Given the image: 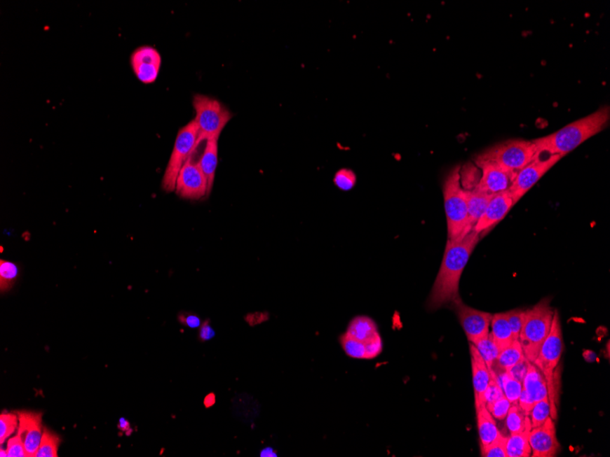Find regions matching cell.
I'll list each match as a JSON object with an SVG mask.
<instances>
[{
  "mask_svg": "<svg viewBox=\"0 0 610 457\" xmlns=\"http://www.w3.org/2000/svg\"><path fill=\"white\" fill-rule=\"evenodd\" d=\"M480 239L481 237L474 230L463 239H448L442 266L428 297V309L436 311L461 299V275Z\"/></svg>",
  "mask_w": 610,
  "mask_h": 457,
  "instance_id": "obj_1",
  "label": "cell"
},
{
  "mask_svg": "<svg viewBox=\"0 0 610 457\" xmlns=\"http://www.w3.org/2000/svg\"><path fill=\"white\" fill-rule=\"evenodd\" d=\"M610 120L609 106L599 108L590 115L564 126L554 134L533 140L539 155H560L578 148L591 137L605 130Z\"/></svg>",
  "mask_w": 610,
  "mask_h": 457,
  "instance_id": "obj_2",
  "label": "cell"
},
{
  "mask_svg": "<svg viewBox=\"0 0 610 457\" xmlns=\"http://www.w3.org/2000/svg\"><path fill=\"white\" fill-rule=\"evenodd\" d=\"M564 350L563 333L560 323V314L555 311L550 332L543 342L538 356L533 363L542 372L548 386V399L550 402V417L557 419L558 390L560 377H557L558 365Z\"/></svg>",
  "mask_w": 610,
  "mask_h": 457,
  "instance_id": "obj_3",
  "label": "cell"
},
{
  "mask_svg": "<svg viewBox=\"0 0 610 457\" xmlns=\"http://www.w3.org/2000/svg\"><path fill=\"white\" fill-rule=\"evenodd\" d=\"M448 239L460 240L470 232L466 191L461 183V167H456L446 176L443 183Z\"/></svg>",
  "mask_w": 610,
  "mask_h": 457,
  "instance_id": "obj_4",
  "label": "cell"
},
{
  "mask_svg": "<svg viewBox=\"0 0 610 457\" xmlns=\"http://www.w3.org/2000/svg\"><path fill=\"white\" fill-rule=\"evenodd\" d=\"M554 314L555 309L548 299L524 311L519 342L528 362L533 363L538 356L543 342L550 332Z\"/></svg>",
  "mask_w": 610,
  "mask_h": 457,
  "instance_id": "obj_5",
  "label": "cell"
},
{
  "mask_svg": "<svg viewBox=\"0 0 610 457\" xmlns=\"http://www.w3.org/2000/svg\"><path fill=\"white\" fill-rule=\"evenodd\" d=\"M538 156L533 141L513 139L494 144L476 158L494 162L516 176L519 171Z\"/></svg>",
  "mask_w": 610,
  "mask_h": 457,
  "instance_id": "obj_6",
  "label": "cell"
},
{
  "mask_svg": "<svg viewBox=\"0 0 610 457\" xmlns=\"http://www.w3.org/2000/svg\"><path fill=\"white\" fill-rule=\"evenodd\" d=\"M193 107L198 129L197 147L203 141L219 139L223 129L232 118L231 113L219 101L203 94L194 96Z\"/></svg>",
  "mask_w": 610,
  "mask_h": 457,
  "instance_id": "obj_7",
  "label": "cell"
},
{
  "mask_svg": "<svg viewBox=\"0 0 610 457\" xmlns=\"http://www.w3.org/2000/svg\"><path fill=\"white\" fill-rule=\"evenodd\" d=\"M198 129L195 120L187 123L178 132L173 152L169 159L167 169L162 181V188L168 193L174 192L181 168L191 157L197 149Z\"/></svg>",
  "mask_w": 610,
  "mask_h": 457,
  "instance_id": "obj_8",
  "label": "cell"
},
{
  "mask_svg": "<svg viewBox=\"0 0 610 457\" xmlns=\"http://www.w3.org/2000/svg\"><path fill=\"white\" fill-rule=\"evenodd\" d=\"M561 158L560 155H546L543 158L540 155L519 171L509 188L513 202L517 203Z\"/></svg>",
  "mask_w": 610,
  "mask_h": 457,
  "instance_id": "obj_9",
  "label": "cell"
},
{
  "mask_svg": "<svg viewBox=\"0 0 610 457\" xmlns=\"http://www.w3.org/2000/svg\"><path fill=\"white\" fill-rule=\"evenodd\" d=\"M452 306L470 344H475L490 333L492 314L464 304L461 299Z\"/></svg>",
  "mask_w": 610,
  "mask_h": 457,
  "instance_id": "obj_10",
  "label": "cell"
},
{
  "mask_svg": "<svg viewBox=\"0 0 610 457\" xmlns=\"http://www.w3.org/2000/svg\"><path fill=\"white\" fill-rule=\"evenodd\" d=\"M178 197L187 200H199L208 195V181L198 163L189 158L178 174L176 189Z\"/></svg>",
  "mask_w": 610,
  "mask_h": 457,
  "instance_id": "obj_11",
  "label": "cell"
},
{
  "mask_svg": "<svg viewBox=\"0 0 610 457\" xmlns=\"http://www.w3.org/2000/svg\"><path fill=\"white\" fill-rule=\"evenodd\" d=\"M130 63L137 79L144 84H150L158 79L162 59L155 48L142 46L132 53Z\"/></svg>",
  "mask_w": 610,
  "mask_h": 457,
  "instance_id": "obj_12",
  "label": "cell"
},
{
  "mask_svg": "<svg viewBox=\"0 0 610 457\" xmlns=\"http://www.w3.org/2000/svg\"><path fill=\"white\" fill-rule=\"evenodd\" d=\"M513 197L509 190L492 195L490 202L486 207L484 213L474 227V231L479 234L480 237L486 234L506 218L507 213L515 206Z\"/></svg>",
  "mask_w": 610,
  "mask_h": 457,
  "instance_id": "obj_13",
  "label": "cell"
},
{
  "mask_svg": "<svg viewBox=\"0 0 610 457\" xmlns=\"http://www.w3.org/2000/svg\"><path fill=\"white\" fill-rule=\"evenodd\" d=\"M475 163L482 170L481 179L477 185L490 195L509 190L515 174L508 172L494 162L475 158Z\"/></svg>",
  "mask_w": 610,
  "mask_h": 457,
  "instance_id": "obj_14",
  "label": "cell"
},
{
  "mask_svg": "<svg viewBox=\"0 0 610 457\" xmlns=\"http://www.w3.org/2000/svg\"><path fill=\"white\" fill-rule=\"evenodd\" d=\"M529 444L533 457H553L560 449L555 431V421L549 417L542 426L531 428Z\"/></svg>",
  "mask_w": 610,
  "mask_h": 457,
  "instance_id": "obj_15",
  "label": "cell"
},
{
  "mask_svg": "<svg viewBox=\"0 0 610 457\" xmlns=\"http://www.w3.org/2000/svg\"><path fill=\"white\" fill-rule=\"evenodd\" d=\"M19 416L18 434L23 439L29 457L36 456L40 448L42 435V414L35 412H17Z\"/></svg>",
  "mask_w": 610,
  "mask_h": 457,
  "instance_id": "obj_16",
  "label": "cell"
},
{
  "mask_svg": "<svg viewBox=\"0 0 610 457\" xmlns=\"http://www.w3.org/2000/svg\"><path fill=\"white\" fill-rule=\"evenodd\" d=\"M470 360H472L473 381L475 408L485 407L484 395L490 383V370L488 369L481 354L475 346L470 344Z\"/></svg>",
  "mask_w": 610,
  "mask_h": 457,
  "instance_id": "obj_17",
  "label": "cell"
},
{
  "mask_svg": "<svg viewBox=\"0 0 610 457\" xmlns=\"http://www.w3.org/2000/svg\"><path fill=\"white\" fill-rule=\"evenodd\" d=\"M467 195L468 218H469V230L470 232L484 213L486 207L490 202L492 195L482 191L478 185L473 188H464Z\"/></svg>",
  "mask_w": 610,
  "mask_h": 457,
  "instance_id": "obj_18",
  "label": "cell"
},
{
  "mask_svg": "<svg viewBox=\"0 0 610 457\" xmlns=\"http://www.w3.org/2000/svg\"><path fill=\"white\" fill-rule=\"evenodd\" d=\"M522 384V389L528 393L534 402L548 397L545 379L534 363H528L527 372Z\"/></svg>",
  "mask_w": 610,
  "mask_h": 457,
  "instance_id": "obj_19",
  "label": "cell"
},
{
  "mask_svg": "<svg viewBox=\"0 0 610 457\" xmlns=\"http://www.w3.org/2000/svg\"><path fill=\"white\" fill-rule=\"evenodd\" d=\"M206 147L198 164L208 181V195L212 190L215 179L217 162H219V139L206 141Z\"/></svg>",
  "mask_w": 610,
  "mask_h": 457,
  "instance_id": "obj_20",
  "label": "cell"
},
{
  "mask_svg": "<svg viewBox=\"0 0 610 457\" xmlns=\"http://www.w3.org/2000/svg\"><path fill=\"white\" fill-rule=\"evenodd\" d=\"M477 426L482 446L490 444L501 434L494 416L486 407L476 409Z\"/></svg>",
  "mask_w": 610,
  "mask_h": 457,
  "instance_id": "obj_21",
  "label": "cell"
},
{
  "mask_svg": "<svg viewBox=\"0 0 610 457\" xmlns=\"http://www.w3.org/2000/svg\"><path fill=\"white\" fill-rule=\"evenodd\" d=\"M346 333L364 342L365 345L374 337L379 335L377 324L372 318L365 316H359L352 320L347 328Z\"/></svg>",
  "mask_w": 610,
  "mask_h": 457,
  "instance_id": "obj_22",
  "label": "cell"
},
{
  "mask_svg": "<svg viewBox=\"0 0 610 457\" xmlns=\"http://www.w3.org/2000/svg\"><path fill=\"white\" fill-rule=\"evenodd\" d=\"M491 335L500 351L513 342L511 328L507 320V312L492 315Z\"/></svg>",
  "mask_w": 610,
  "mask_h": 457,
  "instance_id": "obj_23",
  "label": "cell"
},
{
  "mask_svg": "<svg viewBox=\"0 0 610 457\" xmlns=\"http://www.w3.org/2000/svg\"><path fill=\"white\" fill-rule=\"evenodd\" d=\"M531 429V423L527 428L520 433L512 434L507 438V457H529L531 450L529 444V434Z\"/></svg>",
  "mask_w": 610,
  "mask_h": 457,
  "instance_id": "obj_24",
  "label": "cell"
},
{
  "mask_svg": "<svg viewBox=\"0 0 610 457\" xmlns=\"http://www.w3.org/2000/svg\"><path fill=\"white\" fill-rule=\"evenodd\" d=\"M524 359L525 358L520 342L513 341L511 344L500 351L495 363L503 372H510L513 367L517 365Z\"/></svg>",
  "mask_w": 610,
  "mask_h": 457,
  "instance_id": "obj_25",
  "label": "cell"
},
{
  "mask_svg": "<svg viewBox=\"0 0 610 457\" xmlns=\"http://www.w3.org/2000/svg\"><path fill=\"white\" fill-rule=\"evenodd\" d=\"M506 419L507 428L511 435L522 432L531 423L529 416L522 410L518 404L512 405Z\"/></svg>",
  "mask_w": 610,
  "mask_h": 457,
  "instance_id": "obj_26",
  "label": "cell"
},
{
  "mask_svg": "<svg viewBox=\"0 0 610 457\" xmlns=\"http://www.w3.org/2000/svg\"><path fill=\"white\" fill-rule=\"evenodd\" d=\"M473 345L475 346L477 350L481 354L488 369L494 370L495 360H496L498 356H499L500 350L498 349L497 345L495 344L491 333L483 337L482 339L475 342Z\"/></svg>",
  "mask_w": 610,
  "mask_h": 457,
  "instance_id": "obj_27",
  "label": "cell"
},
{
  "mask_svg": "<svg viewBox=\"0 0 610 457\" xmlns=\"http://www.w3.org/2000/svg\"><path fill=\"white\" fill-rule=\"evenodd\" d=\"M498 378H499L504 396L508 399L512 405L518 404L519 397H520L522 390L521 381L516 380L509 372H503L502 375Z\"/></svg>",
  "mask_w": 610,
  "mask_h": 457,
  "instance_id": "obj_28",
  "label": "cell"
},
{
  "mask_svg": "<svg viewBox=\"0 0 610 457\" xmlns=\"http://www.w3.org/2000/svg\"><path fill=\"white\" fill-rule=\"evenodd\" d=\"M340 342L347 356L353 359L367 360V350L364 342L347 335L346 332L341 336Z\"/></svg>",
  "mask_w": 610,
  "mask_h": 457,
  "instance_id": "obj_29",
  "label": "cell"
},
{
  "mask_svg": "<svg viewBox=\"0 0 610 457\" xmlns=\"http://www.w3.org/2000/svg\"><path fill=\"white\" fill-rule=\"evenodd\" d=\"M60 438L48 429L43 430L41 443L35 457H57Z\"/></svg>",
  "mask_w": 610,
  "mask_h": 457,
  "instance_id": "obj_30",
  "label": "cell"
},
{
  "mask_svg": "<svg viewBox=\"0 0 610 457\" xmlns=\"http://www.w3.org/2000/svg\"><path fill=\"white\" fill-rule=\"evenodd\" d=\"M19 276V267L11 261H0V288L2 293L10 290Z\"/></svg>",
  "mask_w": 610,
  "mask_h": 457,
  "instance_id": "obj_31",
  "label": "cell"
},
{
  "mask_svg": "<svg viewBox=\"0 0 610 457\" xmlns=\"http://www.w3.org/2000/svg\"><path fill=\"white\" fill-rule=\"evenodd\" d=\"M550 402L548 397L534 404L529 414L531 428L542 426L550 417Z\"/></svg>",
  "mask_w": 610,
  "mask_h": 457,
  "instance_id": "obj_32",
  "label": "cell"
},
{
  "mask_svg": "<svg viewBox=\"0 0 610 457\" xmlns=\"http://www.w3.org/2000/svg\"><path fill=\"white\" fill-rule=\"evenodd\" d=\"M19 416L4 413L0 416V444H3L16 431Z\"/></svg>",
  "mask_w": 610,
  "mask_h": 457,
  "instance_id": "obj_33",
  "label": "cell"
},
{
  "mask_svg": "<svg viewBox=\"0 0 610 457\" xmlns=\"http://www.w3.org/2000/svg\"><path fill=\"white\" fill-rule=\"evenodd\" d=\"M507 437L502 434L499 435L495 440L486 446H481V455L483 457H507L506 455Z\"/></svg>",
  "mask_w": 610,
  "mask_h": 457,
  "instance_id": "obj_34",
  "label": "cell"
},
{
  "mask_svg": "<svg viewBox=\"0 0 610 457\" xmlns=\"http://www.w3.org/2000/svg\"><path fill=\"white\" fill-rule=\"evenodd\" d=\"M490 383H489L484 395L485 405L492 404V402L497 401V400L504 396L496 372H495L494 370H490Z\"/></svg>",
  "mask_w": 610,
  "mask_h": 457,
  "instance_id": "obj_35",
  "label": "cell"
},
{
  "mask_svg": "<svg viewBox=\"0 0 610 457\" xmlns=\"http://www.w3.org/2000/svg\"><path fill=\"white\" fill-rule=\"evenodd\" d=\"M524 317V309H515L507 311V320H508L510 328H511L513 341H519Z\"/></svg>",
  "mask_w": 610,
  "mask_h": 457,
  "instance_id": "obj_36",
  "label": "cell"
},
{
  "mask_svg": "<svg viewBox=\"0 0 610 457\" xmlns=\"http://www.w3.org/2000/svg\"><path fill=\"white\" fill-rule=\"evenodd\" d=\"M355 174L351 170L342 169L335 174L334 182L338 188L343 191L351 190L355 185Z\"/></svg>",
  "mask_w": 610,
  "mask_h": 457,
  "instance_id": "obj_37",
  "label": "cell"
},
{
  "mask_svg": "<svg viewBox=\"0 0 610 457\" xmlns=\"http://www.w3.org/2000/svg\"><path fill=\"white\" fill-rule=\"evenodd\" d=\"M485 407L490 412L494 419L503 420L506 419L509 409L512 407V404L506 396H503L502 398L497 400V401L492 402V404L486 405Z\"/></svg>",
  "mask_w": 610,
  "mask_h": 457,
  "instance_id": "obj_38",
  "label": "cell"
},
{
  "mask_svg": "<svg viewBox=\"0 0 610 457\" xmlns=\"http://www.w3.org/2000/svg\"><path fill=\"white\" fill-rule=\"evenodd\" d=\"M7 452L8 457H29L20 434H17L8 442Z\"/></svg>",
  "mask_w": 610,
  "mask_h": 457,
  "instance_id": "obj_39",
  "label": "cell"
},
{
  "mask_svg": "<svg viewBox=\"0 0 610 457\" xmlns=\"http://www.w3.org/2000/svg\"><path fill=\"white\" fill-rule=\"evenodd\" d=\"M178 318H179L181 323L184 324V325L191 328V329H196V328L202 325L201 318L197 315L190 314H181Z\"/></svg>",
  "mask_w": 610,
  "mask_h": 457,
  "instance_id": "obj_40",
  "label": "cell"
},
{
  "mask_svg": "<svg viewBox=\"0 0 610 457\" xmlns=\"http://www.w3.org/2000/svg\"><path fill=\"white\" fill-rule=\"evenodd\" d=\"M216 332L213 328L211 327L210 321H205L201 326L199 330V339L201 342H208L212 339L215 337Z\"/></svg>",
  "mask_w": 610,
  "mask_h": 457,
  "instance_id": "obj_41",
  "label": "cell"
},
{
  "mask_svg": "<svg viewBox=\"0 0 610 457\" xmlns=\"http://www.w3.org/2000/svg\"><path fill=\"white\" fill-rule=\"evenodd\" d=\"M215 402L216 396L215 395H213V393H210V395H208L204 400L205 407H206L207 408L213 407V405H215Z\"/></svg>",
  "mask_w": 610,
  "mask_h": 457,
  "instance_id": "obj_42",
  "label": "cell"
},
{
  "mask_svg": "<svg viewBox=\"0 0 610 457\" xmlns=\"http://www.w3.org/2000/svg\"><path fill=\"white\" fill-rule=\"evenodd\" d=\"M119 426L123 431H126V430L130 428L129 423L125 419V418H122V419L120 420Z\"/></svg>",
  "mask_w": 610,
  "mask_h": 457,
  "instance_id": "obj_43",
  "label": "cell"
},
{
  "mask_svg": "<svg viewBox=\"0 0 610 457\" xmlns=\"http://www.w3.org/2000/svg\"><path fill=\"white\" fill-rule=\"evenodd\" d=\"M0 456H1V457H5V456L7 457V456H8V452H7V451H6V450L3 449V448H1V449H0Z\"/></svg>",
  "mask_w": 610,
  "mask_h": 457,
  "instance_id": "obj_44",
  "label": "cell"
}]
</instances>
